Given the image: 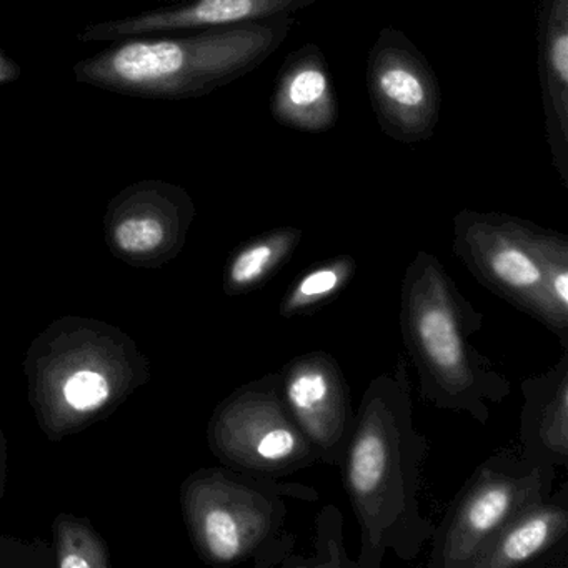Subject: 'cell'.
<instances>
[{
    "label": "cell",
    "instance_id": "ba28073f",
    "mask_svg": "<svg viewBox=\"0 0 568 568\" xmlns=\"http://www.w3.org/2000/svg\"><path fill=\"white\" fill-rule=\"evenodd\" d=\"M367 91L375 119L388 138L407 145L434 138L440 121V84L400 29L378 32L368 52Z\"/></svg>",
    "mask_w": 568,
    "mask_h": 568
},
{
    "label": "cell",
    "instance_id": "9c48e42d",
    "mask_svg": "<svg viewBox=\"0 0 568 568\" xmlns=\"http://www.w3.org/2000/svg\"><path fill=\"white\" fill-rule=\"evenodd\" d=\"M281 395L317 464L338 467L354 428L351 388L338 362L324 351L291 358L278 372Z\"/></svg>",
    "mask_w": 568,
    "mask_h": 568
},
{
    "label": "cell",
    "instance_id": "9a60e30c",
    "mask_svg": "<svg viewBox=\"0 0 568 568\" xmlns=\"http://www.w3.org/2000/svg\"><path fill=\"white\" fill-rule=\"evenodd\" d=\"M302 239V229L284 225L245 242L231 258L225 291L234 295L247 294L267 284L291 261Z\"/></svg>",
    "mask_w": 568,
    "mask_h": 568
},
{
    "label": "cell",
    "instance_id": "3957f363",
    "mask_svg": "<svg viewBox=\"0 0 568 568\" xmlns=\"http://www.w3.org/2000/svg\"><path fill=\"white\" fill-rule=\"evenodd\" d=\"M294 24V16H278L204 29L187 38L125 39L79 61L74 75L81 84L131 98H205L264 64Z\"/></svg>",
    "mask_w": 568,
    "mask_h": 568
},
{
    "label": "cell",
    "instance_id": "ffe728a7",
    "mask_svg": "<svg viewBox=\"0 0 568 568\" xmlns=\"http://www.w3.org/2000/svg\"><path fill=\"white\" fill-rule=\"evenodd\" d=\"M21 65L0 51V85L11 84L21 78Z\"/></svg>",
    "mask_w": 568,
    "mask_h": 568
},
{
    "label": "cell",
    "instance_id": "2e32d148",
    "mask_svg": "<svg viewBox=\"0 0 568 568\" xmlns=\"http://www.w3.org/2000/svg\"><path fill=\"white\" fill-rule=\"evenodd\" d=\"M357 267V261L352 255H337L314 265L298 275L285 292L278 314L284 318H294L325 307L354 281Z\"/></svg>",
    "mask_w": 568,
    "mask_h": 568
},
{
    "label": "cell",
    "instance_id": "7c38bea8",
    "mask_svg": "<svg viewBox=\"0 0 568 568\" xmlns=\"http://www.w3.org/2000/svg\"><path fill=\"white\" fill-rule=\"evenodd\" d=\"M538 72L551 165L568 187V0H540Z\"/></svg>",
    "mask_w": 568,
    "mask_h": 568
},
{
    "label": "cell",
    "instance_id": "7402d4cb",
    "mask_svg": "<svg viewBox=\"0 0 568 568\" xmlns=\"http://www.w3.org/2000/svg\"><path fill=\"white\" fill-rule=\"evenodd\" d=\"M155 2H165V4L169 6H181L189 4V2H192V0H155Z\"/></svg>",
    "mask_w": 568,
    "mask_h": 568
},
{
    "label": "cell",
    "instance_id": "30bf717a",
    "mask_svg": "<svg viewBox=\"0 0 568 568\" xmlns=\"http://www.w3.org/2000/svg\"><path fill=\"white\" fill-rule=\"evenodd\" d=\"M314 4H317V0H192L189 4L169 6L115 21L85 26L78 39L85 44L121 42L161 32L225 28L278 16H294Z\"/></svg>",
    "mask_w": 568,
    "mask_h": 568
},
{
    "label": "cell",
    "instance_id": "6da1fadb",
    "mask_svg": "<svg viewBox=\"0 0 568 568\" xmlns=\"http://www.w3.org/2000/svg\"><path fill=\"white\" fill-rule=\"evenodd\" d=\"M428 442L414 420L407 362L365 388L341 465L345 491L361 527L355 567L381 568L388 551L414 560L434 525L422 511V471Z\"/></svg>",
    "mask_w": 568,
    "mask_h": 568
},
{
    "label": "cell",
    "instance_id": "52a82bcc",
    "mask_svg": "<svg viewBox=\"0 0 568 568\" xmlns=\"http://www.w3.org/2000/svg\"><path fill=\"white\" fill-rule=\"evenodd\" d=\"M215 448L234 470L284 478L317 464L281 395L278 372L239 388L214 427Z\"/></svg>",
    "mask_w": 568,
    "mask_h": 568
},
{
    "label": "cell",
    "instance_id": "5b68a950",
    "mask_svg": "<svg viewBox=\"0 0 568 568\" xmlns=\"http://www.w3.org/2000/svg\"><path fill=\"white\" fill-rule=\"evenodd\" d=\"M557 468L504 450L481 462L434 528L430 568H471L491 538L554 491Z\"/></svg>",
    "mask_w": 568,
    "mask_h": 568
},
{
    "label": "cell",
    "instance_id": "d6986e66",
    "mask_svg": "<svg viewBox=\"0 0 568 568\" xmlns=\"http://www.w3.org/2000/svg\"><path fill=\"white\" fill-rule=\"evenodd\" d=\"M65 398L78 410L98 407L108 398L109 385L95 372H78L65 384Z\"/></svg>",
    "mask_w": 568,
    "mask_h": 568
},
{
    "label": "cell",
    "instance_id": "e0dca14e",
    "mask_svg": "<svg viewBox=\"0 0 568 568\" xmlns=\"http://www.w3.org/2000/svg\"><path fill=\"white\" fill-rule=\"evenodd\" d=\"M535 251L544 268L551 305L564 321H568V239L560 232L537 225Z\"/></svg>",
    "mask_w": 568,
    "mask_h": 568
},
{
    "label": "cell",
    "instance_id": "7a4b0ae2",
    "mask_svg": "<svg viewBox=\"0 0 568 568\" xmlns=\"http://www.w3.org/2000/svg\"><path fill=\"white\" fill-rule=\"evenodd\" d=\"M481 327L484 314L462 294L444 264L418 251L402 281L400 332L422 398L487 425L491 405L501 404L511 387L471 344Z\"/></svg>",
    "mask_w": 568,
    "mask_h": 568
},
{
    "label": "cell",
    "instance_id": "5bb4252c",
    "mask_svg": "<svg viewBox=\"0 0 568 568\" xmlns=\"http://www.w3.org/2000/svg\"><path fill=\"white\" fill-rule=\"evenodd\" d=\"M568 535V487L525 508L475 558L471 568H518L557 550Z\"/></svg>",
    "mask_w": 568,
    "mask_h": 568
},
{
    "label": "cell",
    "instance_id": "277c9868",
    "mask_svg": "<svg viewBox=\"0 0 568 568\" xmlns=\"http://www.w3.org/2000/svg\"><path fill=\"white\" fill-rule=\"evenodd\" d=\"M199 528L205 550L219 564L284 565L295 547L285 530L294 504H314L318 491L297 481L232 471L212 478Z\"/></svg>",
    "mask_w": 568,
    "mask_h": 568
},
{
    "label": "cell",
    "instance_id": "8992f818",
    "mask_svg": "<svg viewBox=\"0 0 568 568\" xmlns=\"http://www.w3.org/2000/svg\"><path fill=\"white\" fill-rule=\"evenodd\" d=\"M537 224L501 212L464 209L454 217V254L497 297L544 324L568 348V321L551 305L535 251Z\"/></svg>",
    "mask_w": 568,
    "mask_h": 568
},
{
    "label": "cell",
    "instance_id": "ac0fdd59",
    "mask_svg": "<svg viewBox=\"0 0 568 568\" xmlns=\"http://www.w3.org/2000/svg\"><path fill=\"white\" fill-rule=\"evenodd\" d=\"M314 560H308L304 568L351 567L355 561L348 560L342 538V517L337 508L327 505L317 518V541H315Z\"/></svg>",
    "mask_w": 568,
    "mask_h": 568
},
{
    "label": "cell",
    "instance_id": "44dd1931",
    "mask_svg": "<svg viewBox=\"0 0 568 568\" xmlns=\"http://www.w3.org/2000/svg\"><path fill=\"white\" fill-rule=\"evenodd\" d=\"M62 567L72 568V567H89L88 561L84 558L78 557V555H69L62 560Z\"/></svg>",
    "mask_w": 568,
    "mask_h": 568
},
{
    "label": "cell",
    "instance_id": "8fae6325",
    "mask_svg": "<svg viewBox=\"0 0 568 568\" xmlns=\"http://www.w3.org/2000/svg\"><path fill=\"white\" fill-rule=\"evenodd\" d=\"M271 114L282 128L322 134L335 128L338 102L324 52L314 42L288 54L271 98Z\"/></svg>",
    "mask_w": 568,
    "mask_h": 568
},
{
    "label": "cell",
    "instance_id": "4fadbf2b",
    "mask_svg": "<svg viewBox=\"0 0 568 568\" xmlns=\"http://www.w3.org/2000/svg\"><path fill=\"white\" fill-rule=\"evenodd\" d=\"M521 455L531 464H568V352L537 377L521 382Z\"/></svg>",
    "mask_w": 568,
    "mask_h": 568
}]
</instances>
